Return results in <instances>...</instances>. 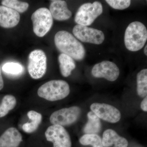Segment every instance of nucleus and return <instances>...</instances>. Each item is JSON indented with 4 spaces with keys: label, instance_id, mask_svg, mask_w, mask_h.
Returning <instances> with one entry per match:
<instances>
[{
    "label": "nucleus",
    "instance_id": "nucleus-8",
    "mask_svg": "<svg viewBox=\"0 0 147 147\" xmlns=\"http://www.w3.org/2000/svg\"><path fill=\"white\" fill-rule=\"evenodd\" d=\"M73 33L77 39L82 42L100 45L105 39L102 31L86 26L77 25L74 27Z\"/></svg>",
    "mask_w": 147,
    "mask_h": 147
},
{
    "label": "nucleus",
    "instance_id": "nucleus-16",
    "mask_svg": "<svg viewBox=\"0 0 147 147\" xmlns=\"http://www.w3.org/2000/svg\"><path fill=\"white\" fill-rule=\"evenodd\" d=\"M30 121L24 124L22 129L25 132L32 133L35 132L41 123L42 116L40 113L34 110H30L27 113Z\"/></svg>",
    "mask_w": 147,
    "mask_h": 147
},
{
    "label": "nucleus",
    "instance_id": "nucleus-18",
    "mask_svg": "<svg viewBox=\"0 0 147 147\" xmlns=\"http://www.w3.org/2000/svg\"><path fill=\"white\" fill-rule=\"evenodd\" d=\"M87 117L88 121L84 127V133L86 134H97L101 129L100 119L92 111L88 113Z\"/></svg>",
    "mask_w": 147,
    "mask_h": 147
},
{
    "label": "nucleus",
    "instance_id": "nucleus-12",
    "mask_svg": "<svg viewBox=\"0 0 147 147\" xmlns=\"http://www.w3.org/2000/svg\"><path fill=\"white\" fill-rule=\"evenodd\" d=\"M20 20L19 13L11 9L0 5V26L10 28L16 26Z\"/></svg>",
    "mask_w": 147,
    "mask_h": 147
},
{
    "label": "nucleus",
    "instance_id": "nucleus-21",
    "mask_svg": "<svg viewBox=\"0 0 147 147\" xmlns=\"http://www.w3.org/2000/svg\"><path fill=\"white\" fill-rule=\"evenodd\" d=\"M79 142L84 146L91 145L92 147H104L102 139L96 134H85L79 139Z\"/></svg>",
    "mask_w": 147,
    "mask_h": 147
},
{
    "label": "nucleus",
    "instance_id": "nucleus-2",
    "mask_svg": "<svg viewBox=\"0 0 147 147\" xmlns=\"http://www.w3.org/2000/svg\"><path fill=\"white\" fill-rule=\"evenodd\" d=\"M147 40V30L144 24L134 21L128 25L124 36L125 45L127 50L132 52L141 50Z\"/></svg>",
    "mask_w": 147,
    "mask_h": 147
},
{
    "label": "nucleus",
    "instance_id": "nucleus-25",
    "mask_svg": "<svg viewBox=\"0 0 147 147\" xmlns=\"http://www.w3.org/2000/svg\"><path fill=\"white\" fill-rule=\"evenodd\" d=\"M141 108L142 110L146 112L147 111V97H145L142 100L141 104Z\"/></svg>",
    "mask_w": 147,
    "mask_h": 147
},
{
    "label": "nucleus",
    "instance_id": "nucleus-17",
    "mask_svg": "<svg viewBox=\"0 0 147 147\" xmlns=\"http://www.w3.org/2000/svg\"><path fill=\"white\" fill-rule=\"evenodd\" d=\"M59 67L62 75L67 77L71 74V71L76 68V63L73 59L68 55L61 54L58 57Z\"/></svg>",
    "mask_w": 147,
    "mask_h": 147
},
{
    "label": "nucleus",
    "instance_id": "nucleus-6",
    "mask_svg": "<svg viewBox=\"0 0 147 147\" xmlns=\"http://www.w3.org/2000/svg\"><path fill=\"white\" fill-rule=\"evenodd\" d=\"M47 59L41 50H35L29 54L28 69L32 79H38L44 76L47 70Z\"/></svg>",
    "mask_w": 147,
    "mask_h": 147
},
{
    "label": "nucleus",
    "instance_id": "nucleus-15",
    "mask_svg": "<svg viewBox=\"0 0 147 147\" xmlns=\"http://www.w3.org/2000/svg\"><path fill=\"white\" fill-rule=\"evenodd\" d=\"M102 143L104 147H127L128 141L112 129L105 130L102 134Z\"/></svg>",
    "mask_w": 147,
    "mask_h": 147
},
{
    "label": "nucleus",
    "instance_id": "nucleus-27",
    "mask_svg": "<svg viewBox=\"0 0 147 147\" xmlns=\"http://www.w3.org/2000/svg\"><path fill=\"white\" fill-rule=\"evenodd\" d=\"M144 53L145 55L147 56V45H146V47H145L144 50Z\"/></svg>",
    "mask_w": 147,
    "mask_h": 147
},
{
    "label": "nucleus",
    "instance_id": "nucleus-5",
    "mask_svg": "<svg viewBox=\"0 0 147 147\" xmlns=\"http://www.w3.org/2000/svg\"><path fill=\"white\" fill-rule=\"evenodd\" d=\"M33 31L37 36L42 37L50 30L53 24V16L49 9L41 7L34 11L31 16Z\"/></svg>",
    "mask_w": 147,
    "mask_h": 147
},
{
    "label": "nucleus",
    "instance_id": "nucleus-3",
    "mask_svg": "<svg viewBox=\"0 0 147 147\" xmlns=\"http://www.w3.org/2000/svg\"><path fill=\"white\" fill-rule=\"evenodd\" d=\"M70 88L67 82L61 80L49 81L42 85L38 90L40 97L50 101L61 100L68 96Z\"/></svg>",
    "mask_w": 147,
    "mask_h": 147
},
{
    "label": "nucleus",
    "instance_id": "nucleus-9",
    "mask_svg": "<svg viewBox=\"0 0 147 147\" xmlns=\"http://www.w3.org/2000/svg\"><path fill=\"white\" fill-rule=\"evenodd\" d=\"M45 137L48 142L53 143L54 147H71L69 134L63 127L57 125L49 126L45 132Z\"/></svg>",
    "mask_w": 147,
    "mask_h": 147
},
{
    "label": "nucleus",
    "instance_id": "nucleus-19",
    "mask_svg": "<svg viewBox=\"0 0 147 147\" xmlns=\"http://www.w3.org/2000/svg\"><path fill=\"white\" fill-rule=\"evenodd\" d=\"M137 92L141 98H145L147 95V69H142L137 76Z\"/></svg>",
    "mask_w": 147,
    "mask_h": 147
},
{
    "label": "nucleus",
    "instance_id": "nucleus-7",
    "mask_svg": "<svg viewBox=\"0 0 147 147\" xmlns=\"http://www.w3.org/2000/svg\"><path fill=\"white\" fill-rule=\"evenodd\" d=\"M81 110L78 106L64 108L55 111L50 116V120L53 125L62 126L71 125L78 120Z\"/></svg>",
    "mask_w": 147,
    "mask_h": 147
},
{
    "label": "nucleus",
    "instance_id": "nucleus-14",
    "mask_svg": "<svg viewBox=\"0 0 147 147\" xmlns=\"http://www.w3.org/2000/svg\"><path fill=\"white\" fill-rule=\"evenodd\" d=\"M22 141V134L18 129L9 127L0 137V147H18Z\"/></svg>",
    "mask_w": 147,
    "mask_h": 147
},
{
    "label": "nucleus",
    "instance_id": "nucleus-23",
    "mask_svg": "<svg viewBox=\"0 0 147 147\" xmlns=\"http://www.w3.org/2000/svg\"><path fill=\"white\" fill-rule=\"evenodd\" d=\"M2 70L9 75L13 76H20L23 73L24 68L20 64L10 62L3 65Z\"/></svg>",
    "mask_w": 147,
    "mask_h": 147
},
{
    "label": "nucleus",
    "instance_id": "nucleus-13",
    "mask_svg": "<svg viewBox=\"0 0 147 147\" xmlns=\"http://www.w3.org/2000/svg\"><path fill=\"white\" fill-rule=\"evenodd\" d=\"M49 10L53 18L59 21L68 20L72 16L71 11L68 9L67 4L64 1H51Z\"/></svg>",
    "mask_w": 147,
    "mask_h": 147
},
{
    "label": "nucleus",
    "instance_id": "nucleus-4",
    "mask_svg": "<svg viewBox=\"0 0 147 147\" xmlns=\"http://www.w3.org/2000/svg\"><path fill=\"white\" fill-rule=\"evenodd\" d=\"M103 11L102 5L98 1L92 3H86L82 5L77 10L74 21L78 25L88 26L91 25Z\"/></svg>",
    "mask_w": 147,
    "mask_h": 147
},
{
    "label": "nucleus",
    "instance_id": "nucleus-22",
    "mask_svg": "<svg viewBox=\"0 0 147 147\" xmlns=\"http://www.w3.org/2000/svg\"><path fill=\"white\" fill-rule=\"evenodd\" d=\"M1 4L4 6L11 9L18 13H24L27 10L29 4L26 2L20 1L17 0H3Z\"/></svg>",
    "mask_w": 147,
    "mask_h": 147
},
{
    "label": "nucleus",
    "instance_id": "nucleus-26",
    "mask_svg": "<svg viewBox=\"0 0 147 147\" xmlns=\"http://www.w3.org/2000/svg\"><path fill=\"white\" fill-rule=\"evenodd\" d=\"M4 87V82L3 80L2 76L1 70V67L0 66V90H1Z\"/></svg>",
    "mask_w": 147,
    "mask_h": 147
},
{
    "label": "nucleus",
    "instance_id": "nucleus-1",
    "mask_svg": "<svg viewBox=\"0 0 147 147\" xmlns=\"http://www.w3.org/2000/svg\"><path fill=\"white\" fill-rule=\"evenodd\" d=\"M56 47L61 53L76 61L84 59L86 50L84 45L75 37L66 31L58 32L55 36Z\"/></svg>",
    "mask_w": 147,
    "mask_h": 147
},
{
    "label": "nucleus",
    "instance_id": "nucleus-24",
    "mask_svg": "<svg viewBox=\"0 0 147 147\" xmlns=\"http://www.w3.org/2000/svg\"><path fill=\"white\" fill-rule=\"evenodd\" d=\"M105 1L112 8L119 10L128 8L131 4L130 0H106Z\"/></svg>",
    "mask_w": 147,
    "mask_h": 147
},
{
    "label": "nucleus",
    "instance_id": "nucleus-11",
    "mask_svg": "<svg viewBox=\"0 0 147 147\" xmlns=\"http://www.w3.org/2000/svg\"><path fill=\"white\" fill-rule=\"evenodd\" d=\"M92 74L95 78H103L110 82H114L118 78L120 71L115 63L104 61L95 65L92 69Z\"/></svg>",
    "mask_w": 147,
    "mask_h": 147
},
{
    "label": "nucleus",
    "instance_id": "nucleus-20",
    "mask_svg": "<svg viewBox=\"0 0 147 147\" xmlns=\"http://www.w3.org/2000/svg\"><path fill=\"white\" fill-rule=\"evenodd\" d=\"M16 98L11 95H6L3 97L0 105V118L8 114L9 112L15 108L16 105Z\"/></svg>",
    "mask_w": 147,
    "mask_h": 147
},
{
    "label": "nucleus",
    "instance_id": "nucleus-10",
    "mask_svg": "<svg viewBox=\"0 0 147 147\" xmlns=\"http://www.w3.org/2000/svg\"><path fill=\"white\" fill-rule=\"evenodd\" d=\"M90 108L99 119L110 123H116L121 118L119 110L113 105L94 102L90 105Z\"/></svg>",
    "mask_w": 147,
    "mask_h": 147
}]
</instances>
